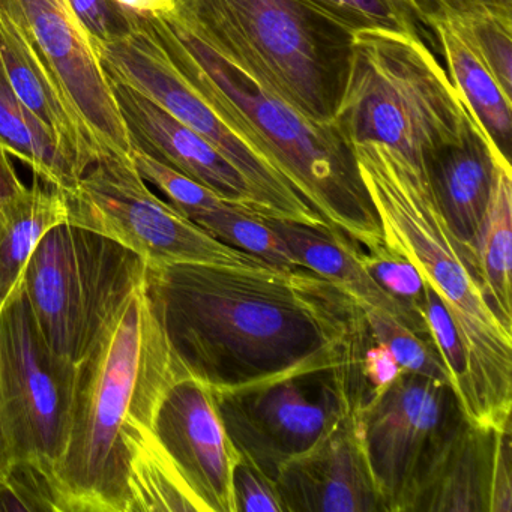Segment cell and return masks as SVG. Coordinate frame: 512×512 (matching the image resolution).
I'll return each instance as SVG.
<instances>
[{
	"label": "cell",
	"mask_w": 512,
	"mask_h": 512,
	"mask_svg": "<svg viewBox=\"0 0 512 512\" xmlns=\"http://www.w3.org/2000/svg\"><path fill=\"white\" fill-rule=\"evenodd\" d=\"M361 257L373 280L428 331L425 317L427 286L409 257L395 250L386 241L368 248L367 251L362 250Z\"/></svg>",
	"instance_id": "obj_30"
},
{
	"label": "cell",
	"mask_w": 512,
	"mask_h": 512,
	"mask_svg": "<svg viewBox=\"0 0 512 512\" xmlns=\"http://www.w3.org/2000/svg\"><path fill=\"white\" fill-rule=\"evenodd\" d=\"M433 50L406 35H353L349 74L334 124L352 146L382 145L422 173L424 158L460 139L469 121Z\"/></svg>",
	"instance_id": "obj_6"
},
{
	"label": "cell",
	"mask_w": 512,
	"mask_h": 512,
	"mask_svg": "<svg viewBox=\"0 0 512 512\" xmlns=\"http://www.w3.org/2000/svg\"><path fill=\"white\" fill-rule=\"evenodd\" d=\"M0 145L58 190H73L83 173L59 148L40 119L19 100L0 64Z\"/></svg>",
	"instance_id": "obj_23"
},
{
	"label": "cell",
	"mask_w": 512,
	"mask_h": 512,
	"mask_svg": "<svg viewBox=\"0 0 512 512\" xmlns=\"http://www.w3.org/2000/svg\"><path fill=\"white\" fill-rule=\"evenodd\" d=\"M67 220L64 191L43 188L37 182L8 208L0 221V307L19 286L41 238Z\"/></svg>",
	"instance_id": "obj_22"
},
{
	"label": "cell",
	"mask_w": 512,
	"mask_h": 512,
	"mask_svg": "<svg viewBox=\"0 0 512 512\" xmlns=\"http://www.w3.org/2000/svg\"><path fill=\"white\" fill-rule=\"evenodd\" d=\"M422 22L431 26L466 14L490 13L512 16V0H412ZM433 31V29H431Z\"/></svg>",
	"instance_id": "obj_36"
},
{
	"label": "cell",
	"mask_w": 512,
	"mask_h": 512,
	"mask_svg": "<svg viewBox=\"0 0 512 512\" xmlns=\"http://www.w3.org/2000/svg\"><path fill=\"white\" fill-rule=\"evenodd\" d=\"M181 377L143 280L77 365L67 445L52 472L59 512H128L131 451Z\"/></svg>",
	"instance_id": "obj_2"
},
{
	"label": "cell",
	"mask_w": 512,
	"mask_h": 512,
	"mask_svg": "<svg viewBox=\"0 0 512 512\" xmlns=\"http://www.w3.org/2000/svg\"><path fill=\"white\" fill-rule=\"evenodd\" d=\"M475 262L491 310L512 331V167L497 169L490 205L476 238Z\"/></svg>",
	"instance_id": "obj_24"
},
{
	"label": "cell",
	"mask_w": 512,
	"mask_h": 512,
	"mask_svg": "<svg viewBox=\"0 0 512 512\" xmlns=\"http://www.w3.org/2000/svg\"><path fill=\"white\" fill-rule=\"evenodd\" d=\"M128 499V512H208L154 431L131 451Z\"/></svg>",
	"instance_id": "obj_25"
},
{
	"label": "cell",
	"mask_w": 512,
	"mask_h": 512,
	"mask_svg": "<svg viewBox=\"0 0 512 512\" xmlns=\"http://www.w3.org/2000/svg\"><path fill=\"white\" fill-rule=\"evenodd\" d=\"M71 10L89 37L113 41L130 32L127 8L113 0H68Z\"/></svg>",
	"instance_id": "obj_34"
},
{
	"label": "cell",
	"mask_w": 512,
	"mask_h": 512,
	"mask_svg": "<svg viewBox=\"0 0 512 512\" xmlns=\"http://www.w3.org/2000/svg\"><path fill=\"white\" fill-rule=\"evenodd\" d=\"M511 427L496 430L488 512L512 511Z\"/></svg>",
	"instance_id": "obj_37"
},
{
	"label": "cell",
	"mask_w": 512,
	"mask_h": 512,
	"mask_svg": "<svg viewBox=\"0 0 512 512\" xmlns=\"http://www.w3.org/2000/svg\"><path fill=\"white\" fill-rule=\"evenodd\" d=\"M143 16L179 71L317 214L365 250L385 241L353 146L334 121L308 118L262 88L172 13Z\"/></svg>",
	"instance_id": "obj_3"
},
{
	"label": "cell",
	"mask_w": 512,
	"mask_h": 512,
	"mask_svg": "<svg viewBox=\"0 0 512 512\" xmlns=\"http://www.w3.org/2000/svg\"><path fill=\"white\" fill-rule=\"evenodd\" d=\"M512 100V16L481 11L443 20Z\"/></svg>",
	"instance_id": "obj_28"
},
{
	"label": "cell",
	"mask_w": 512,
	"mask_h": 512,
	"mask_svg": "<svg viewBox=\"0 0 512 512\" xmlns=\"http://www.w3.org/2000/svg\"><path fill=\"white\" fill-rule=\"evenodd\" d=\"M383 239L409 257L445 304L466 352L467 421L511 427L512 331L491 310L475 256L443 220L424 175L382 145L353 146Z\"/></svg>",
	"instance_id": "obj_4"
},
{
	"label": "cell",
	"mask_w": 512,
	"mask_h": 512,
	"mask_svg": "<svg viewBox=\"0 0 512 512\" xmlns=\"http://www.w3.org/2000/svg\"><path fill=\"white\" fill-rule=\"evenodd\" d=\"M127 11L130 32L125 37L113 41L89 37L104 73L130 86L217 148L247 179L266 218L310 226L328 224L179 71L145 16Z\"/></svg>",
	"instance_id": "obj_8"
},
{
	"label": "cell",
	"mask_w": 512,
	"mask_h": 512,
	"mask_svg": "<svg viewBox=\"0 0 512 512\" xmlns=\"http://www.w3.org/2000/svg\"><path fill=\"white\" fill-rule=\"evenodd\" d=\"M107 80L131 145L214 191L226 202L266 217L244 175L208 140L130 86L109 76Z\"/></svg>",
	"instance_id": "obj_15"
},
{
	"label": "cell",
	"mask_w": 512,
	"mask_h": 512,
	"mask_svg": "<svg viewBox=\"0 0 512 512\" xmlns=\"http://www.w3.org/2000/svg\"><path fill=\"white\" fill-rule=\"evenodd\" d=\"M0 64L19 100L40 119L59 148L85 175L101 158L85 125L62 94L58 82L22 32L0 13Z\"/></svg>",
	"instance_id": "obj_18"
},
{
	"label": "cell",
	"mask_w": 512,
	"mask_h": 512,
	"mask_svg": "<svg viewBox=\"0 0 512 512\" xmlns=\"http://www.w3.org/2000/svg\"><path fill=\"white\" fill-rule=\"evenodd\" d=\"M0 511H59L50 473L37 464L13 461L0 475Z\"/></svg>",
	"instance_id": "obj_31"
},
{
	"label": "cell",
	"mask_w": 512,
	"mask_h": 512,
	"mask_svg": "<svg viewBox=\"0 0 512 512\" xmlns=\"http://www.w3.org/2000/svg\"><path fill=\"white\" fill-rule=\"evenodd\" d=\"M68 220L134 251L146 266L176 263L257 266L266 262L229 247L155 196L133 161L94 164L67 191Z\"/></svg>",
	"instance_id": "obj_9"
},
{
	"label": "cell",
	"mask_w": 512,
	"mask_h": 512,
	"mask_svg": "<svg viewBox=\"0 0 512 512\" xmlns=\"http://www.w3.org/2000/svg\"><path fill=\"white\" fill-rule=\"evenodd\" d=\"M13 464L10 448H8L7 439H5L4 424H2V410H0V475Z\"/></svg>",
	"instance_id": "obj_40"
},
{
	"label": "cell",
	"mask_w": 512,
	"mask_h": 512,
	"mask_svg": "<svg viewBox=\"0 0 512 512\" xmlns=\"http://www.w3.org/2000/svg\"><path fill=\"white\" fill-rule=\"evenodd\" d=\"M362 311L371 337L391 350L401 371L451 385L445 362L433 341L425 340L388 311L370 307Z\"/></svg>",
	"instance_id": "obj_29"
},
{
	"label": "cell",
	"mask_w": 512,
	"mask_h": 512,
	"mask_svg": "<svg viewBox=\"0 0 512 512\" xmlns=\"http://www.w3.org/2000/svg\"><path fill=\"white\" fill-rule=\"evenodd\" d=\"M500 166L512 167L472 113L460 139L434 149L422 163V175L443 220L473 256Z\"/></svg>",
	"instance_id": "obj_17"
},
{
	"label": "cell",
	"mask_w": 512,
	"mask_h": 512,
	"mask_svg": "<svg viewBox=\"0 0 512 512\" xmlns=\"http://www.w3.org/2000/svg\"><path fill=\"white\" fill-rule=\"evenodd\" d=\"M496 430L463 419L419 481L409 512H488Z\"/></svg>",
	"instance_id": "obj_20"
},
{
	"label": "cell",
	"mask_w": 512,
	"mask_h": 512,
	"mask_svg": "<svg viewBox=\"0 0 512 512\" xmlns=\"http://www.w3.org/2000/svg\"><path fill=\"white\" fill-rule=\"evenodd\" d=\"M154 434L208 512H236L233 472L241 455L221 421L211 388L181 377L167 388Z\"/></svg>",
	"instance_id": "obj_14"
},
{
	"label": "cell",
	"mask_w": 512,
	"mask_h": 512,
	"mask_svg": "<svg viewBox=\"0 0 512 512\" xmlns=\"http://www.w3.org/2000/svg\"><path fill=\"white\" fill-rule=\"evenodd\" d=\"M145 289L184 377L212 391L337 373L361 400L364 311L304 268L146 266Z\"/></svg>",
	"instance_id": "obj_1"
},
{
	"label": "cell",
	"mask_w": 512,
	"mask_h": 512,
	"mask_svg": "<svg viewBox=\"0 0 512 512\" xmlns=\"http://www.w3.org/2000/svg\"><path fill=\"white\" fill-rule=\"evenodd\" d=\"M347 389L337 373H316L211 391L242 460L275 482L286 464L316 448L353 415Z\"/></svg>",
	"instance_id": "obj_12"
},
{
	"label": "cell",
	"mask_w": 512,
	"mask_h": 512,
	"mask_svg": "<svg viewBox=\"0 0 512 512\" xmlns=\"http://www.w3.org/2000/svg\"><path fill=\"white\" fill-rule=\"evenodd\" d=\"M76 383L77 365L49 346L20 283L0 307V410L13 461L52 476L67 445Z\"/></svg>",
	"instance_id": "obj_10"
},
{
	"label": "cell",
	"mask_w": 512,
	"mask_h": 512,
	"mask_svg": "<svg viewBox=\"0 0 512 512\" xmlns=\"http://www.w3.org/2000/svg\"><path fill=\"white\" fill-rule=\"evenodd\" d=\"M0 13L31 43L85 125L101 161L131 158L130 134L88 32L68 0H0Z\"/></svg>",
	"instance_id": "obj_13"
},
{
	"label": "cell",
	"mask_w": 512,
	"mask_h": 512,
	"mask_svg": "<svg viewBox=\"0 0 512 512\" xmlns=\"http://www.w3.org/2000/svg\"><path fill=\"white\" fill-rule=\"evenodd\" d=\"M26 188L14 169L10 152L0 145V221L4 220L8 208L25 193Z\"/></svg>",
	"instance_id": "obj_38"
},
{
	"label": "cell",
	"mask_w": 512,
	"mask_h": 512,
	"mask_svg": "<svg viewBox=\"0 0 512 512\" xmlns=\"http://www.w3.org/2000/svg\"><path fill=\"white\" fill-rule=\"evenodd\" d=\"M400 373V367L391 350L380 341L374 340L368 331L361 358H359V380H361L364 403L383 391L386 386L391 385Z\"/></svg>",
	"instance_id": "obj_35"
},
{
	"label": "cell",
	"mask_w": 512,
	"mask_h": 512,
	"mask_svg": "<svg viewBox=\"0 0 512 512\" xmlns=\"http://www.w3.org/2000/svg\"><path fill=\"white\" fill-rule=\"evenodd\" d=\"M145 274L134 251L64 221L38 242L20 283L49 346L79 365Z\"/></svg>",
	"instance_id": "obj_7"
},
{
	"label": "cell",
	"mask_w": 512,
	"mask_h": 512,
	"mask_svg": "<svg viewBox=\"0 0 512 512\" xmlns=\"http://www.w3.org/2000/svg\"><path fill=\"white\" fill-rule=\"evenodd\" d=\"M385 512H409L416 488L464 416L448 383L401 371L353 412Z\"/></svg>",
	"instance_id": "obj_11"
},
{
	"label": "cell",
	"mask_w": 512,
	"mask_h": 512,
	"mask_svg": "<svg viewBox=\"0 0 512 512\" xmlns=\"http://www.w3.org/2000/svg\"><path fill=\"white\" fill-rule=\"evenodd\" d=\"M233 500L236 512H286L275 482L242 458L233 472Z\"/></svg>",
	"instance_id": "obj_33"
},
{
	"label": "cell",
	"mask_w": 512,
	"mask_h": 512,
	"mask_svg": "<svg viewBox=\"0 0 512 512\" xmlns=\"http://www.w3.org/2000/svg\"><path fill=\"white\" fill-rule=\"evenodd\" d=\"M275 232L289 245L301 268L314 272L343 290L359 307L379 308L397 317L413 332L431 340L430 332L413 319L373 280L364 263L362 248L337 227L310 226L296 221L268 218Z\"/></svg>",
	"instance_id": "obj_19"
},
{
	"label": "cell",
	"mask_w": 512,
	"mask_h": 512,
	"mask_svg": "<svg viewBox=\"0 0 512 512\" xmlns=\"http://www.w3.org/2000/svg\"><path fill=\"white\" fill-rule=\"evenodd\" d=\"M229 247L245 251L274 266L301 268L289 245L275 232L268 218L221 200L193 221Z\"/></svg>",
	"instance_id": "obj_26"
},
{
	"label": "cell",
	"mask_w": 512,
	"mask_h": 512,
	"mask_svg": "<svg viewBox=\"0 0 512 512\" xmlns=\"http://www.w3.org/2000/svg\"><path fill=\"white\" fill-rule=\"evenodd\" d=\"M347 31H388L439 49L436 35L422 22L412 0H302Z\"/></svg>",
	"instance_id": "obj_27"
},
{
	"label": "cell",
	"mask_w": 512,
	"mask_h": 512,
	"mask_svg": "<svg viewBox=\"0 0 512 512\" xmlns=\"http://www.w3.org/2000/svg\"><path fill=\"white\" fill-rule=\"evenodd\" d=\"M448 67V76L473 118L503 160L511 163L512 100L487 68L467 49L448 23L431 26Z\"/></svg>",
	"instance_id": "obj_21"
},
{
	"label": "cell",
	"mask_w": 512,
	"mask_h": 512,
	"mask_svg": "<svg viewBox=\"0 0 512 512\" xmlns=\"http://www.w3.org/2000/svg\"><path fill=\"white\" fill-rule=\"evenodd\" d=\"M172 16L215 53L316 121H334L352 32L302 0H178Z\"/></svg>",
	"instance_id": "obj_5"
},
{
	"label": "cell",
	"mask_w": 512,
	"mask_h": 512,
	"mask_svg": "<svg viewBox=\"0 0 512 512\" xmlns=\"http://www.w3.org/2000/svg\"><path fill=\"white\" fill-rule=\"evenodd\" d=\"M121 7L146 16H164L178 7V0H113Z\"/></svg>",
	"instance_id": "obj_39"
},
{
	"label": "cell",
	"mask_w": 512,
	"mask_h": 512,
	"mask_svg": "<svg viewBox=\"0 0 512 512\" xmlns=\"http://www.w3.org/2000/svg\"><path fill=\"white\" fill-rule=\"evenodd\" d=\"M425 286H427L425 317H427L428 331H430L431 340H433L437 352L445 362L458 404H460L461 410H464L467 395H469L466 352H464L463 344L458 337L457 328L452 322L451 314L446 310L442 299L428 284Z\"/></svg>",
	"instance_id": "obj_32"
},
{
	"label": "cell",
	"mask_w": 512,
	"mask_h": 512,
	"mask_svg": "<svg viewBox=\"0 0 512 512\" xmlns=\"http://www.w3.org/2000/svg\"><path fill=\"white\" fill-rule=\"evenodd\" d=\"M275 487L286 512H385L350 415L284 466Z\"/></svg>",
	"instance_id": "obj_16"
}]
</instances>
